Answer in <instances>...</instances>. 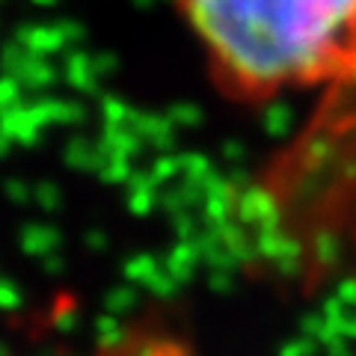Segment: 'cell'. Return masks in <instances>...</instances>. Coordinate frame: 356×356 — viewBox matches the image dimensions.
Returning <instances> with one entry per match:
<instances>
[{
  "label": "cell",
  "instance_id": "1",
  "mask_svg": "<svg viewBox=\"0 0 356 356\" xmlns=\"http://www.w3.org/2000/svg\"><path fill=\"white\" fill-rule=\"evenodd\" d=\"M178 9L235 102L356 77V0H178Z\"/></svg>",
  "mask_w": 356,
  "mask_h": 356
}]
</instances>
